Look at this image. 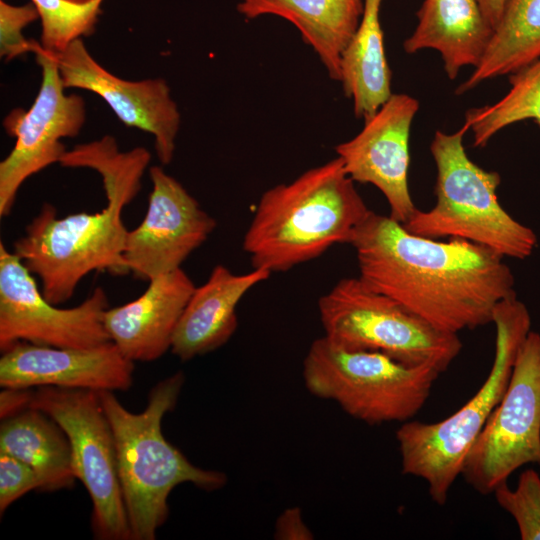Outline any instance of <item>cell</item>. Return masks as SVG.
<instances>
[{"mask_svg": "<svg viewBox=\"0 0 540 540\" xmlns=\"http://www.w3.org/2000/svg\"><path fill=\"white\" fill-rule=\"evenodd\" d=\"M184 379L179 371L154 385L140 413L127 410L113 391H98L114 437L132 540L156 538L169 513V494L177 485L191 483L214 491L227 483L225 473L195 466L162 433V420L174 409Z\"/></svg>", "mask_w": 540, "mask_h": 540, "instance_id": "277c9868", "label": "cell"}, {"mask_svg": "<svg viewBox=\"0 0 540 540\" xmlns=\"http://www.w3.org/2000/svg\"><path fill=\"white\" fill-rule=\"evenodd\" d=\"M302 373L312 395L376 425L415 416L441 372L429 365L408 366L375 351L346 349L323 336L309 347Z\"/></svg>", "mask_w": 540, "mask_h": 540, "instance_id": "52a82bcc", "label": "cell"}, {"mask_svg": "<svg viewBox=\"0 0 540 540\" xmlns=\"http://www.w3.org/2000/svg\"><path fill=\"white\" fill-rule=\"evenodd\" d=\"M152 191L143 221L129 230L124 262L135 278L150 281L181 268L216 227V220L160 166L149 169Z\"/></svg>", "mask_w": 540, "mask_h": 540, "instance_id": "4fadbf2b", "label": "cell"}, {"mask_svg": "<svg viewBox=\"0 0 540 540\" xmlns=\"http://www.w3.org/2000/svg\"><path fill=\"white\" fill-rule=\"evenodd\" d=\"M42 70L38 95L28 111L12 110L4 119L6 132L16 138L9 155L0 163V216H7L24 181L66 153L62 138L79 134L86 120L84 99L66 95L56 55L42 46L34 53Z\"/></svg>", "mask_w": 540, "mask_h": 540, "instance_id": "7c38bea8", "label": "cell"}, {"mask_svg": "<svg viewBox=\"0 0 540 540\" xmlns=\"http://www.w3.org/2000/svg\"><path fill=\"white\" fill-rule=\"evenodd\" d=\"M30 407L52 417L68 437L76 479L92 501L91 526L100 540H131L110 423L97 391L38 387Z\"/></svg>", "mask_w": 540, "mask_h": 540, "instance_id": "9c48e42d", "label": "cell"}, {"mask_svg": "<svg viewBox=\"0 0 540 540\" xmlns=\"http://www.w3.org/2000/svg\"><path fill=\"white\" fill-rule=\"evenodd\" d=\"M540 58V0H510L479 64L456 89L510 75Z\"/></svg>", "mask_w": 540, "mask_h": 540, "instance_id": "603a6c76", "label": "cell"}, {"mask_svg": "<svg viewBox=\"0 0 540 540\" xmlns=\"http://www.w3.org/2000/svg\"><path fill=\"white\" fill-rule=\"evenodd\" d=\"M39 18L33 3L21 6L0 1V55L5 61L29 52L35 53L41 44L26 39L23 29Z\"/></svg>", "mask_w": 540, "mask_h": 540, "instance_id": "4316f807", "label": "cell"}, {"mask_svg": "<svg viewBox=\"0 0 540 540\" xmlns=\"http://www.w3.org/2000/svg\"><path fill=\"white\" fill-rule=\"evenodd\" d=\"M102 1L76 3L70 0H31L41 20L42 48L57 55L75 40L91 35Z\"/></svg>", "mask_w": 540, "mask_h": 540, "instance_id": "d4e9b609", "label": "cell"}, {"mask_svg": "<svg viewBox=\"0 0 540 540\" xmlns=\"http://www.w3.org/2000/svg\"><path fill=\"white\" fill-rule=\"evenodd\" d=\"M0 453L30 466L40 478L42 491L71 488L76 480L67 435L39 409L29 407L1 420Z\"/></svg>", "mask_w": 540, "mask_h": 540, "instance_id": "44dd1931", "label": "cell"}, {"mask_svg": "<svg viewBox=\"0 0 540 540\" xmlns=\"http://www.w3.org/2000/svg\"><path fill=\"white\" fill-rule=\"evenodd\" d=\"M497 503L515 520L522 540H540V476L533 469L521 473L511 490L507 482L494 490Z\"/></svg>", "mask_w": 540, "mask_h": 540, "instance_id": "484cf974", "label": "cell"}, {"mask_svg": "<svg viewBox=\"0 0 540 540\" xmlns=\"http://www.w3.org/2000/svg\"><path fill=\"white\" fill-rule=\"evenodd\" d=\"M56 60L65 89H83L100 96L123 124L153 135L163 165L172 161L181 116L163 78L121 79L96 61L82 39L57 54Z\"/></svg>", "mask_w": 540, "mask_h": 540, "instance_id": "9a60e30c", "label": "cell"}, {"mask_svg": "<svg viewBox=\"0 0 540 540\" xmlns=\"http://www.w3.org/2000/svg\"><path fill=\"white\" fill-rule=\"evenodd\" d=\"M370 212L337 156L265 191L243 248L253 268L288 271L335 244H350Z\"/></svg>", "mask_w": 540, "mask_h": 540, "instance_id": "3957f363", "label": "cell"}, {"mask_svg": "<svg viewBox=\"0 0 540 540\" xmlns=\"http://www.w3.org/2000/svg\"><path fill=\"white\" fill-rule=\"evenodd\" d=\"M528 463L540 466V334L531 331L519 348L503 397L465 458L461 475L486 495Z\"/></svg>", "mask_w": 540, "mask_h": 540, "instance_id": "30bf717a", "label": "cell"}, {"mask_svg": "<svg viewBox=\"0 0 540 540\" xmlns=\"http://www.w3.org/2000/svg\"><path fill=\"white\" fill-rule=\"evenodd\" d=\"M492 323L496 327L495 356L476 394L439 422L406 421L396 431L402 472L425 480L438 505L446 503L470 448L506 391L519 348L530 332L531 318L525 304L514 296L496 305Z\"/></svg>", "mask_w": 540, "mask_h": 540, "instance_id": "5b68a950", "label": "cell"}, {"mask_svg": "<svg viewBox=\"0 0 540 540\" xmlns=\"http://www.w3.org/2000/svg\"><path fill=\"white\" fill-rule=\"evenodd\" d=\"M510 89L499 101L465 114L464 127L473 132V146L483 147L500 130L532 119L540 127V58L509 75Z\"/></svg>", "mask_w": 540, "mask_h": 540, "instance_id": "cb8c5ba5", "label": "cell"}, {"mask_svg": "<svg viewBox=\"0 0 540 540\" xmlns=\"http://www.w3.org/2000/svg\"><path fill=\"white\" fill-rule=\"evenodd\" d=\"M383 0H364L363 14L342 52L340 81L357 118L368 119L391 97L392 73L380 24Z\"/></svg>", "mask_w": 540, "mask_h": 540, "instance_id": "7402d4cb", "label": "cell"}, {"mask_svg": "<svg viewBox=\"0 0 540 540\" xmlns=\"http://www.w3.org/2000/svg\"><path fill=\"white\" fill-rule=\"evenodd\" d=\"M324 336L350 349L382 353L408 366L443 372L462 349L458 334L438 329L359 277L339 280L318 301Z\"/></svg>", "mask_w": 540, "mask_h": 540, "instance_id": "ba28073f", "label": "cell"}, {"mask_svg": "<svg viewBox=\"0 0 540 540\" xmlns=\"http://www.w3.org/2000/svg\"><path fill=\"white\" fill-rule=\"evenodd\" d=\"M467 129L436 131L430 151L436 164V203L417 210L404 224L410 233L432 239H461L498 255L525 259L537 245L534 231L515 220L500 205L499 173L475 164L463 146Z\"/></svg>", "mask_w": 540, "mask_h": 540, "instance_id": "8992f818", "label": "cell"}, {"mask_svg": "<svg viewBox=\"0 0 540 540\" xmlns=\"http://www.w3.org/2000/svg\"><path fill=\"white\" fill-rule=\"evenodd\" d=\"M109 308L101 287L78 306L57 308L45 299L32 273L0 242V349L17 342L58 348H91L110 337L103 323Z\"/></svg>", "mask_w": 540, "mask_h": 540, "instance_id": "8fae6325", "label": "cell"}, {"mask_svg": "<svg viewBox=\"0 0 540 540\" xmlns=\"http://www.w3.org/2000/svg\"><path fill=\"white\" fill-rule=\"evenodd\" d=\"M350 245L367 287L449 333L491 323L496 305L516 296L502 256L466 240L414 235L389 215L371 211Z\"/></svg>", "mask_w": 540, "mask_h": 540, "instance_id": "6da1fadb", "label": "cell"}, {"mask_svg": "<svg viewBox=\"0 0 540 540\" xmlns=\"http://www.w3.org/2000/svg\"><path fill=\"white\" fill-rule=\"evenodd\" d=\"M275 538L278 539H312L313 535L302 520L298 508L284 511L276 521Z\"/></svg>", "mask_w": 540, "mask_h": 540, "instance_id": "f1b7e54d", "label": "cell"}, {"mask_svg": "<svg viewBox=\"0 0 540 540\" xmlns=\"http://www.w3.org/2000/svg\"><path fill=\"white\" fill-rule=\"evenodd\" d=\"M418 109L415 98L392 94L355 137L335 147L350 178L377 187L388 202L389 216L401 224L418 210L408 186L410 128Z\"/></svg>", "mask_w": 540, "mask_h": 540, "instance_id": "5bb4252c", "label": "cell"}, {"mask_svg": "<svg viewBox=\"0 0 540 540\" xmlns=\"http://www.w3.org/2000/svg\"><path fill=\"white\" fill-rule=\"evenodd\" d=\"M364 0H239L246 20L272 15L291 23L312 47L331 79L340 81L343 50L355 33Z\"/></svg>", "mask_w": 540, "mask_h": 540, "instance_id": "ffe728a7", "label": "cell"}, {"mask_svg": "<svg viewBox=\"0 0 540 540\" xmlns=\"http://www.w3.org/2000/svg\"><path fill=\"white\" fill-rule=\"evenodd\" d=\"M195 287L181 268L150 280L140 297L104 312L110 340L133 362L160 358L171 348L174 331Z\"/></svg>", "mask_w": 540, "mask_h": 540, "instance_id": "e0dca14e", "label": "cell"}, {"mask_svg": "<svg viewBox=\"0 0 540 540\" xmlns=\"http://www.w3.org/2000/svg\"><path fill=\"white\" fill-rule=\"evenodd\" d=\"M481 11L493 30L498 26L510 0H477Z\"/></svg>", "mask_w": 540, "mask_h": 540, "instance_id": "4dcf8cb0", "label": "cell"}, {"mask_svg": "<svg viewBox=\"0 0 540 540\" xmlns=\"http://www.w3.org/2000/svg\"><path fill=\"white\" fill-rule=\"evenodd\" d=\"M270 275L257 268L234 274L224 265H216L207 281L191 294L172 337V353L187 361L224 345L237 329L239 302Z\"/></svg>", "mask_w": 540, "mask_h": 540, "instance_id": "ac0fdd59", "label": "cell"}, {"mask_svg": "<svg viewBox=\"0 0 540 540\" xmlns=\"http://www.w3.org/2000/svg\"><path fill=\"white\" fill-rule=\"evenodd\" d=\"M134 362L112 342L91 348H58L17 342L0 358L2 388L58 387L128 390Z\"/></svg>", "mask_w": 540, "mask_h": 540, "instance_id": "2e32d148", "label": "cell"}, {"mask_svg": "<svg viewBox=\"0 0 540 540\" xmlns=\"http://www.w3.org/2000/svg\"><path fill=\"white\" fill-rule=\"evenodd\" d=\"M151 158L139 148L121 152L107 148L97 153L91 167L101 177L107 198L102 211L57 218L53 205L43 204L14 243V253L40 278L42 294L54 305L69 300L79 282L92 271L124 275L128 231L122 210L138 194Z\"/></svg>", "mask_w": 540, "mask_h": 540, "instance_id": "7a4b0ae2", "label": "cell"}, {"mask_svg": "<svg viewBox=\"0 0 540 540\" xmlns=\"http://www.w3.org/2000/svg\"><path fill=\"white\" fill-rule=\"evenodd\" d=\"M417 18L414 32L403 43L405 52L438 51L451 80L461 68L479 64L494 32L477 0H424Z\"/></svg>", "mask_w": 540, "mask_h": 540, "instance_id": "d6986e66", "label": "cell"}, {"mask_svg": "<svg viewBox=\"0 0 540 540\" xmlns=\"http://www.w3.org/2000/svg\"><path fill=\"white\" fill-rule=\"evenodd\" d=\"M32 396V388H4L0 393L1 420L29 408Z\"/></svg>", "mask_w": 540, "mask_h": 540, "instance_id": "f546056e", "label": "cell"}, {"mask_svg": "<svg viewBox=\"0 0 540 540\" xmlns=\"http://www.w3.org/2000/svg\"><path fill=\"white\" fill-rule=\"evenodd\" d=\"M37 473L23 461L0 453V513L29 491L40 490Z\"/></svg>", "mask_w": 540, "mask_h": 540, "instance_id": "83f0119b", "label": "cell"}]
</instances>
